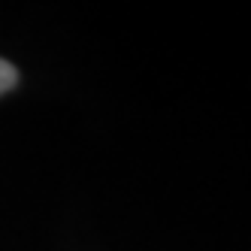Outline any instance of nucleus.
I'll use <instances>...</instances> for the list:
<instances>
[{"label": "nucleus", "instance_id": "f257e3e1", "mask_svg": "<svg viewBox=\"0 0 251 251\" xmlns=\"http://www.w3.org/2000/svg\"><path fill=\"white\" fill-rule=\"evenodd\" d=\"M15 82H19V73H15V67L9 61L0 58V94H6L15 88Z\"/></svg>", "mask_w": 251, "mask_h": 251}]
</instances>
